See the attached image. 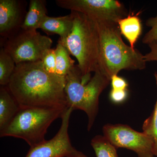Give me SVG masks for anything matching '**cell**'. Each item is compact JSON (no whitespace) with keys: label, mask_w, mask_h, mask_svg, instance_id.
Returning a JSON list of instances; mask_svg holds the SVG:
<instances>
[{"label":"cell","mask_w":157,"mask_h":157,"mask_svg":"<svg viewBox=\"0 0 157 157\" xmlns=\"http://www.w3.org/2000/svg\"><path fill=\"white\" fill-rule=\"evenodd\" d=\"M66 77L51 73L41 61L21 63L7 86L21 108L49 107L67 109Z\"/></svg>","instance_id":"6da1fadb"},{"label":"cell","mask_w":157,"mask_h":157,"mask_svg":"<svg viewBox=\"0 0 157 157\" xmlns=\"http://www.w3.org/2000/svg\"><path fill=\"white\" fill-rule=\"evenodd\" d=\"M94 20L99 35L98 67L101 72L111 79L121 70H142L146 68L144 55L124 42L117 23Z\"/></svg>","instance_id":"7a4b0ae2"},{"label":"cell","mask_w":157,"mask_h":157,"mask_svg":"<svg viewBox=\"0 0 157 157\" xmlns=\"http://www.w3.org/2000/svg\"><path fill=\"white\" fill-rule=\"evenodd\" d=\"M73 16V27L66 39H59L70 55L78 62V67L83 76V80L90 79V73L99 69V35L96 23L85 14L71 11Z\"/></svg>","instance_id":"3957f363"},{"label":"cell","mask_w":157,"mask_h":157,"mask_svg":"<svg viewBox=\"0 0 157 157\" xmlns=\"http://www.w3.org/2000/svg\"><path fill=\"white\" fill-rule=\"evenodd\" d=\"M78 65H75L66 76L65 92L68 107L80 109L87 114V130L92 128L99 110V97L109 85L110 79L98 69L87 83Z\"/></svg>","instance_id":"277c9868"},{"label":"cell","mask_w":157,"mask_h":157,"mask_svg":"<svg viewBox=\"0 0 157 157\" xmlns=\"http://www.w3.org/2000/svg\"><path fill=\"white\" fill-rule=\"evenodd\" d=\"M65 109L49 107H23L10 124L0 132V137H12L23 139L30 147L45 141L48 127L61 117Z\"/></svg>","instance_id":"5b68a950"},{"label":"cell","mask_w":157,"mask_h":157,"mask_svg":"<svg viewBox=\"0 0 157 157\" xmlns=\"http://www.w3.org/2000/svg\"><path fill=\"white\" fill-rule=\"evenodd\" d=\"M52 41L37 31L21 29L4 42L2 47L16 64L41 61L45 52L51 48Z\"/></svg>","instance_id":"8992f818"},{"label":"cell","mask_w":157,"mask_h":157,"mask_svg":"<svg viewBox=\"0 0 157 157\" xmlns=\"http://www.w3.org/2000/svg\"><path fill=\"white\" fill-rule=\"evenodd\" d=\"M104 136L117 149L135 152L137 157H154L153 142L143 132L135 131L122 124H107L103 128Z\"/></svg>","instance_id":"52a82bcc"},{"label":"cell","mask_w":157,"mask_h":157,"mask_svg":"<svg viewBox=\"0 0 157 157\" xmlns=\"http://www.w3.org/2000/svg\"><path fill=\"white\" fill-rule=\"evenodd\" d=\"M57 6L85 14L95 20H107L117 23L128 16L122 3L117 0H56Z\"/></svg>","instance_id":"ba28073f"},{"label":"cell","mask_w":157,"mask_h":157,"mask_svg":"<svg viewBox=\"0 0 157 157\" xmlns=\"http://www.w3.org/2000/svg\"><path fill=\"white\" fill-rule=\"evenodd\" d=\"M73 108L69 107L61 116L60 128L50 140L30 148L25 157H89L78 151L70 141L68 129Z\"/></svg>","instance_id":"9c48e42d"},{"label":"cell","mask_w":157,"mask_h":157,"mask_svg":"<svg viewBox=\"0 0 157 157\" xmlns=\"http://www.w3.org/2000/svg\"><path fill=\"white\" fill-rule=\"evenodd\" d=\"M27 6V2L22 0H0V36L3 44L21 29Z\"/></svg>","instance_id":"30bf717a"},{"label":"cell","mask_w":157,"mask_h":157,"mask_svg":"<svg viewBox=\"0 0 157 157\" xmlns=\"http://www.w3.org/2000/svg\"><path fill=\"white\" fill-rule=\"evenodd\" d=\"M21 109L7 86L0 87V132L10 124Z\"/></svg>","instance_id":"8fae6325"},{"label":"cell","mask_w":157,"mask_h":157,"mask_svg":"<svg viewBox=\"0 0 157 157\" xmlns=\"http://www.w3.org/2000/svg\"><path fill=\"white\" fill-rule=\"evenodd\" d=\"M73 27V16L71 13L68 15L58 17L47 16L39 28L48 35L56 34L63 40L71 33Z\"/></svg>","instance_id":"7c38bea8"},{"label":"cell","mask_w":157,"mask_h":157,"mask_svg":"<svg viewBox=\"0 0 157 157\" xmlns=\"http://www.w3.org/2000/svg\"><path fill=\"white\" fill-rule=\"evenodd\" d=\"M45 0H30L21 29L34 30L39 28L47 15Z\"/></svg>","instance_id":"4fadbf2b"},{"label":"cell","mask_w":157,"mask_h":157,"mask_svg":"<svg viewBox=\"0 0 157 157\" xmlns=\"http://www.w3.org/2000/svg\"><path fill=\"white\" fill-rule=\"evenodd\" d=\"M121 34L126 38L132 48L142 33V25L140 18L137 15H128L118 21Z\"/></svg>","instance_id":"5bb4252c"},{"label":"cell","mask_w":157,"mask_h":157,"mask_svg":"<svg viewBox=\"0 0 157 157\" xmlns=\"http://www.w3.org/2000/svg\"><path fill=\"white\" fill-rule=\"evenodd\" d=\"M56 57V74L66 77L75 67V61L71 58L70 54L67 48L58 41L55 48Z\"/></svg>","instance_id":"9a60e30c"},{"label":"cell","mask_w":157,"mask_h":157,"mask_svg":"<svg viewBox=\"0 0 157 157\" xmlns=\"http://www.w3.org/2000/svg\"><path fill=\"white\" fill-rule=\"evenodd\" d=\"M13 59L5 51L3 47L0 49V85L7 86L16 67Z\"/></svg>","instance_id":"2e32d148"},{"label":"cell","mask_w":157,"mask_h":157,"mask_svg":"<svg viewBox=\"0 0 157 157\" xmlns=\"http://www.w3.org/2000/svg\"><path fill=\"white\" fill-rule=\"evenodd\" d=\"M91 145L96 157H118L117 149L104 135L95 136L91 141Z\"/></svg>","instance_id":"e0dca14e"},{"label":"cell","mask_w":157,"mask_h":157,"mask_svg":"<svg viewBox=\"0 0 157 157\" xmlns=\"http://www.w3.org/2000/svg\"><path fill=\"white\" fill-rule=\"evenodd\" d=\"M157 87V73H155ZM142 130L144 134L151 138L153 142V152L155 156L157 157V98L153 111L151 115L144 122Z\"/></svg>","instance_id":"ac0fdd59"},{"label":"cell","mask_w":157,"mask_h":157,"mask_svg":"<svg viewBox=\"0 0 157 157\" xmlns=\"http://www.w3.org/2000/svg\"><path fill=\"white\" fill-rule=\"evenodd\" d=\"M41 61L43 67L47 72L56 74V57L55 49L50 48L46 51Z\"/></svg>","instance_id":"d6986e66"},{"label":"cell","mask_w":157,"mask_h":157,"mask_svg":"<svg viewBox=\"0 0 157 157\" xmlns=\"http://www.w3.org/2000/svg\"><path fill=\"white\" fill-rule=\"evenodd\" d=\"M146 25L150 28L149 31L143 37L142 42L148 45L154 41H157V15L151 17L147 20Z\"/></svg>","instance_id":"ffe728a7"},{"label":"cell","mask_w":157,"mask_h":157,"mask_svg":"<svg viewBox=\"0 0 157 157\" xmlns=\"http://www.w3.org/2000/svg\"><path fill=\"white\" fill-rule=\"evenodd\" d=\"M128 96L127 90H117L112 89L109 93V99L113 103L120 104L126 100Z\"/></svg>","instance_id":"44dd1931"},{"label":"cell","mask_w":157,"mask_h":157,"mask_svg":"<svg viewBox=\"0 0 157 157\" xmlns=\"http://www.w3.org/2000/svg\"><path fill=\"white\" fill-rule=\"evenodd\" d=\"M110 82L113 89L127 90V87L128 86V84L126 80L122 77L118 76L117 75H114L111 77Z\"/></svg>","instance_id":"7402d4cb"},{"label":"cell","mask_w":157,"mask_h":157,"mask_svg":"<svg viewBox=\"0 0 157 157\" xmlns=\"http://www.w3.org/2000/svg\"><path fill=\"white\" fill-rule=\"evenodd\" d=\"M150 51L144 55L145 61L157 62V41H154L148 44Z\"/></svg>","instance_id":"603a6c76"},{"label":"cell","mask_w":157,"mask_h":157,"mask_svg":"<svg viewBox=\"0 0 157 157\" xmlns=\"http://www.w3.org/2000/svg\"></svg>","instance_id":"cb8c5ba5"}]
</instances>
